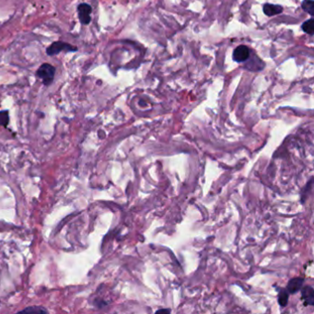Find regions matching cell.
I'll return each instance as SVG.
<instances>
[{
	"label": "cell",
	"mask_w": 314,
	"mask_h": 314,
	"mask_svg": "<svg viewBox=\"0 0 314 314\" xmlns=\"http://www.w3.org/2000/svg\"><path fill=\"white\" fill-rule=\"evenodd\" d=\"M9 122L8 111L0 112V126H7Z\"/></svg>",
	"instance_id": "cell-11"
},
{
	"label": "cell",
	"mask_w": 314,
	"mask_h": 314,
	"mask_svg": "<svg viewBox=\"0 0 314 314\" xmlns=\"http://www.w3.org/2000/svg\"><path fill=\"white\" fill-rule=\"evenodd\" d=\"M91 11H92V8L89 4L81 3L80 5H79L78 14H79V22L83 25H88L90 22Z\"/></svg>",
	"instance_id": "cell-3"
},
{
	"label": "cell",
	"mask_w": 314,
	"mask_h": 314,
	"mask_svg": "<svg viewBox=\"0 0 314 314\" xmlns=\"http://www.w3.org/2000/svg\"><path fill=\"white\" fill-rule=\"evenodd\" d=\"M278 303L281 307H286L288 305L289 302V297H290V293L286 289H278Z\"/></svg>",
	"instance_id": "cell-8"
},
{
	"label": "cell",
	"mask_w": 314,
	"mask_h": 314,
	"mask_svg": "<svg viewBox=\"0 0 314 314\" xmlns=\"http://www.w3.org/2000/svg\"><path fill=\"white\" fill-rule=\"evenodd\" d=\"M232 57L237 63L245 62L250 58V49L245 45H240L234 50Z\"/></svg>",
	"instance_id": "cell-4"
},
{
	"label": "cell",
	"mask_w": 314,
	"mask_h": 314,
	"mask_svg": "<svg viewBox=\"0 0 314 314\" xmlns=\"http://www.w3.org/2000/svg\"><path fill=\"white\" fill-rule=\"evenodd\" d=\"M171 311L170 310H159V311H157V314H159V313H170Z\"/></svg>",
	"instance_id": "cell-13"
},
{
	"label": "cell",
	"mask_w": 314,
	"mask_h": 314,
	"mask_svg": "<svg viewBox=\"0 0 314 314\" xmlns=\"http://www.w3.org/2000/svg\"><path fill=\"white\" fill-rule=\"evenodd\" d=\"M301 299L305 306H314V290L313 287L307 286L301 288Z\"/></svg>",
	"instance_id": "cell-5"
},
{
	"label": "cell",
	"mask_w": 314,
	"mask_h": 314,
	"mask_svg": "<svg viewBox=\"0 0 314 314\" xmlns=\"http://www.w3.org/2000/svg\"><path fill=\"white\" fill-rule=\"evenodd\" d=\"M55 67L50 64H43L38 70L36 71V76L41 79L45 86H50L55 79Z\"/></svg>",
	"instance_id": "cell-1"
},
{
	"label": "cell",
	"mask_w": 314,
	"mask_h": 314,
	"mask_svg": "<svg viewBox=\"0 0 314 314\" xmlns=\"http://www.w3.org/2000/svg\"><path fill=\"white\" fill-rule=\"evenodd\" d=\"M78 48L65 42H55L46 49V54L50 56L60 54L61 52H76Z\"/></svg>",
	"instance_id": "cell-2"
},
{
	"label": "cell",
	"mask_w": 314,
	"mask_h": 314,
	"mask_svg": "<svg viewBox=\"0 0 314 314\" xmlns=\"http://www.w3.org/2000/svg\"><path fill=\"white\" fill-rule=\"evenodd\" d=\"M302 30L308 34H314V19H310L309 21L305 22L302 24Z\"/></svg>",
	"instance_id": "cell-10"
},
{
	"label": "cell",
	"mask_w": 314,
	"mask_h": 314,
	"mask_svg": "<svg viewBox=\"0 0 314 314\" xmlns=\"http://www.w3.org/2000/svg\"><path fill=\"white\" fill-rule=\"evenodd\" d=\"M314 0H303L301 7L303 8V10L309 13L311 16H314Z\"/></svg>",
	"instance_id": "cell-9"
},
{
	"label": "cell",
	"mask_w": 314,
	"mask_h": 314,
	"mask_svg": "<svg viewBox=\"0 0 314 314\" xmlns=\"http://www.w3.org/2000/svg\"><path fill=\"white\" fill-rule=\"evenodd\" d=\"M303 283H304V278H301V277H294L291 279L289 283H288V286H287V291L290 293V294H297L298 291L301 290L302 286H303Z\"/></svg>",
	"instance_id": "cell-6"
},
{
	"label": "cell",
	"mask_w": 314,
	"mask_h": 314,
	"mask_svg": "<svg viewBox=\"0 0 314 314\" xmlns=\"http://www.w3.org/2000/svg\"><path fill=\"white\" fill-rule=\"evenodd\" d=\"M264 13L268 17L275 16L283 12V8L279 5H273V4H266L264 6Z\"/></svg>",
	"instance_id": "cell-7"
},
{
	"label": "cell",
	"mask_w": 314,
	"mask_h": 314,
	"mask_svg": "<svg viewBox=\"0 0 314 314\" xmlns=\"http://www.w3.org/2000/svg\"><path fill=\"white\" fill-rule=\"evenodd\" d=\"M22 313H47V310L43 307H29L24 309Z\"/></svg>",
	"instance_id": "cell-12"
}]
</instances>
